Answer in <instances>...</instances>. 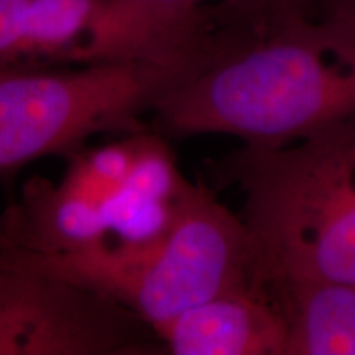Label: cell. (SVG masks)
<instances>
[{"label":"cell","instance_id":"11","mask_svg":"<svg viewBox=\"0 0 355 355\" xmlns=\"http://www.w3.org/2000/svg\"><path fill=\"white\" fill-rule=\"evenodd\" d=\"M266 288L285 314L286 355H355V283L286 282Z\"/></svg>","mask_w":355,"mask_h":355},{"label":"cell","instance_id":"8","mask_svg":"<svg viewBox=\"0 0 355 355\" xmlns=\"http://www.w3.org/2000/svg\"><path fill=\"white\" fill-rule=\"evenodd\" d=\"M189 186L165 137L139 132L130 175L102 204L105 242L101 247L123 255L153 248L175 225Z\"/></svg>","mask_w":355,"mask_h":355},{"label":"cell","instance_id":"14","mask_svg":"<svg viewBox=\"0 0 355 355\" xmlns=\"http://www.w3.org/2000/svg\"><path fill=\"white\" fill-rule=\"evenodd\" d=\"M311 17L355 33V0H313Z\"/></svg>","mask_w":355,"mask_h":355},{"label":"cell","instance_id":"6","mask_svg":"<svg viewBox=\"0 0 355 355\" xmlns=\"http://www.w3.org/2000/svg\"><path fill=\"white\" fill-rule=\"evenodd\" d=\"M212 0H107L84 63L133 61L188 73L216 37Z\"/></svg>","mask_w":355,"mask_h":355},{"label":"cell","instance_id":"4","mask_svg":"<svg viewBox=\"0 0 355 355\" xmlns=\"http://www.w3.org/2000/svg\"><path fill=\"white\" fill-rule=\"evenodd\" d=\"M181 74L133 61L0 74V176L78 152L97 133L135 130L139 115Z\"/></svg>","mask_w":355,"mask_h":355},{"label":"cell","instance_id":"7","mask_svg":"<svg viewBox=\"0 0 355 355\" xmlns=\"http://www.w3.org/2000/svg\"><path fill=\"white\" fill-rule=\"evenodd\" d=\"M173 355H286V319L273 293L252 282L186 309L157 331Z\"/></svg>","mask_w":355,"mask_h":355},{"label":"cell","instance_id":"9","mask_svg":"<svg viewBox=\"0 0 355 355\" xmlns=\"http://www.w3.org/2000/svg\"><path fill=\"white\" fill-rule=\"evenodd\" d=\"M107 0H0V74L83 64Z\"/></svg>","mask_w":355,"mask_h":355},{"label":"cell","instance_id":"1","mask_svg":"<svg viewBox=\"0 0 355 355\" xmlns=\"http://www.w3.org/2000/svg\"><path fill=\"white\" fill-rule=\"evenodd\" d=\"M159 130L277 148L355 121V33L304 19L263 37L217 30L206 58L158 99Z\"/></svg>","mask_w":355,"mask_h":355},{"label":"cell","instance_id":"13","mask_svg":"<svg viewBox=\"0 0 355 355\" xmlns=\"http://www.w3.org/2000/svg\"><path fill=\"white\" fill-rule=\"evenodd\" d=\"M313 0H212L216 26L234 33L263 37L311 17Z\"/></svg>","mask_w":355,"mask_h":355},{"label":"cell","instance_id":"10","mask_svg":"<svg viewBox=\"0 0 355 355\" xmlns=\"http://www.w3.org/2000/svg\"><path fill=\"white\" fill-rule=\"evenodd\" d=\"M102 204L35 176L0 216V245L37 257L92 250L105 242Z\"/></svg>","mask_w":355,"mask_h":355},{"label":"cell","instance_id":"12","mask_svg":"<svg viewBox=\"0 0 355 355\" xmlns=\"http://www.w3.org/2000/svg\"><path fill=\"white\" fill-rule=\"evenodd\" d=\"M139 146V132L128 139L71 153L60 181L74 193L105 202L130 175Z\"/></svg>","mask_w":355,"mask_h":355},{"label":"cell","instance_id":"5","mask_svg":"<svg viewBox=\"0 0 355 355\" xmlns=\"http://www.w3.org/2000/svg\"><path fill=\"white\" fill-rule=\"evenodd\" d=\"M148 324L109 296L0 245V355L158 354Z\"/></svg>","mask_w":355,"mask_h":355},{"label":"cell","instance_id":"3","mask_svg":"<svg viewBox=\"0 0 355 355\" xmlns=\"http://www.w3.org/2000/svg\"><path fill=\"white\" fill-rule=\"evenodd\" d=\"M25 255L125 306L155 334L186 309L255 278L245 222L202 181H191L175 225L150 250Z\"/></svg>","mask_w":355,"mask_h":355},{"label":"cell","instance_id":"2","mask_svg":"<svg viewBox=\"0 0 355 355\" xmlns=\"http://www.w3.org/2000/svg\"><path fill=\"white\" fill-rule=\"evenodd\" d=\"M211 170L241 191L263 285L355 283V121L277 148L242 145Z\"/></svg>","mask_w":355,"mask_h":355}]
</instances>
